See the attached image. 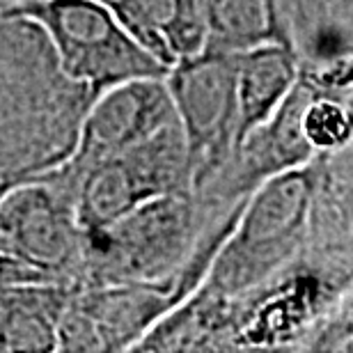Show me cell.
<instances>
[{"label":"cell","mask_w":353,"mask_h":353,"mask_svg":"<svg viewBox=\"0 0 353 353\" xmlns=\"http://www.w3.org/2000/svg\"><path fill=\"white\" fill-rule=\"evenodd\" d=\"M3 12L44 32L60 72L90 97L124 81L161 79L170 69L97 0H28L3 5Z\"/></svg>","instance_id":"6da1fadb"},{"label":"cell","mask_w":353,"mask_h":353,"mask_svg":"<svg viewBox=\"0 0 353 353\" xmlns=\"http://www.w3.org/2000/svg\"><path fill=\"white\" fill-rule=\"evenodd\" d=\"M316 172L307 163L285 168L243 200L211 266L218 289L243 292L299 250L316 200Z\"/></svg>","instance_id":"7a4b0ae2"},{"label":"cell","mask_w":353,"mask_h":353,"mask_svg":"<svg viewBox=\"0 0 353 353\" xmlns=\"http://www.w3.org/2000/svg\"><path fill=\"white\" fill-rule=\"evenodd\" d=\"M72 181L74 216L83 239L103 232L152 197L195 195L193 165L179 119L145 143L88 165Z\"/></svg>","instance_id":"3957f363"},{"label":"cell","mask_w":353,"mask_h":353,"mask_svg":"<svg viewBox=\"0 0 353 353\" xmlns=\"http://www.w3.org/2000/svg\"><path fill=\"white\" fill-rule=\"evenodd\" d=\"M195 232V195L152 197L110 228L83 239L81 271L88 285L161 282L190 250Z\"/></svg>","instance_id":"277c9868"},{"label":"cell","mask_w":353,"mask_h":353,"mask_svg":"<svg viewBox=\"0 0 353 353\" xmlns=\"http://www.w3.org/2000/svg\"><path fill=\"white\" fill-rule=\"evenodd\" d=\"M165 85L186 140L197 195L234 154L236 53L202 46L181 55L168 69Z\"/></svg>","instance_id":"5b68a950"},{"label":"cell","mask_w":353,"mask_h":353,"mask_svg":"<svg viewBox=\"0 0 353 353\" xmlns=\"http://www.w3.org/2000/svg\"><path fill=\"white\" fill-rule=\"evenodd\" d=\"M0 239L7 252L60 282L83 266L72 195L53 179L19 181L0 193Z\"/></svg>","instance_id":"8992f818"},{"label":"cell","mask_w":353,"mask_h":353,"mask_svg":"<svg viewBox=\"0 0 353 353\" xmlns=\"http://www.w3.org/2000/svg\"><path fill=\"white\" fill-rule=\"evenodd\" d=\"M176 119L165 76L117 83L92 97L76 136L74 152L60 179L76 176L88 165L145 143Z\"/></svg>","instance_id":"52a82bcc"},{"label":"cell","mask_w":353,"mask_h":353,"mask_svg":"<svg viewBox=\"0 0 353 353\" xmlns=\"http://www.w3.org/2000/svg\"><path fill=\"white\" fill-rule=\"evenodd\" d=\"M301 79L294 44L266 41L236 53L234 152L271 119Z\"/></svg>","instance_id":"ba28073f"},{"label":"cell","mask_w":353,"mask_h":353,"mask_svg":"<svg viewBox=\"0 0 353 353\" xmlns=\"http://www.w3.org/2000/svg\"><path fill=\"white\" fill-rule=\"evenodd\" d=\"M204 44L221 51H245L266 41L292 44L280 0H200Z\"/></svg>","instance_id":"9c48e42d"},{"label":"cell","mask_w":353,"mask_h":353,"mask_svg":"<svg viewBox=\"0 0 353 353\" xmlns=\"http://www.w3.org/2000/svg\"><path fill=\"white\" fill-rule=\"evenodd\" d=\"M152 51L168 67L204 44L200 0H138Z\"/></svg>","instance_id":"30bf717a"},{"label":"cell","mask_w":353,"mask_h":353,"mask_svg":"<svg viewBox=\"0 0 353 353\" xmlns=\"http://www.w3.org/2000/svg\"><path fill=\"white\" fill-rule=\"evenodd\" d=\"M299 129L303 140L314 154H330L349 147L353 136L351 108L337 99L316 97V90L305 99L299 115Z\"/></svg>","instance_id":"8fae6325"},{"label":"cell","mask_w":353,"mask_h":353,"mask_svg":"<svg viewBox=\"0 0 353 353\" xmlns=\"http://www.w3.org/2000/svg\"><path fill=\"white\" fill-rule=\"evenodd\" d=\"M30 282H60L46 271H39L30 264H26L23 259L14 257L12 252L0 250V287H12V285H30Z\"/></svg>","instance_id":"7c38bea8"},{"label":"cell","mask_w":353,"mask_h":353,"mask_svg":"<svg viewBox=\"0 0 353 353\" xmlns=\"http://www.w3.org/2000/svg\"><path fill=\"white\" fill-rule=\"evenodd\" d=\"M97 3H101L105 10H110L112 14H115V17L119 19V23H122L126 30H129L133 37H136L140 44L147 48V51H152L150 34H147V28H145L143 14H140L138 0H97ZM154 55H157V53H154ZM157 58H159V55H157Z\"/></svg>","instance_id":"4fadbf2b"},{"label":"cell","mask_w":353,"mask_h":353,"mask_svg":"<svg viewBox=\"0 0 353 353\" xmlns=\"http://www.w3.org/2000/svg\"><path fill=\"white\" fill-rule=\"evenodd\" d=\"M17 3H28V0H0V5H17Z\"/></svg>","instance_id":"5bb4252c"},{"label":"cell","mask_w":353,"mask_h":353,"mask_svg":"<svg viewBox=\"0 0 353 353\" xmlns=\"http://www.w3.org/2000/svg\"><path fill=\"white\" fill-rule=\"evenodd\" d=\"M0 250H5V245H3V239H0Z\"/></svg>","instance_id":"9a60e30c"}]
</instances>
